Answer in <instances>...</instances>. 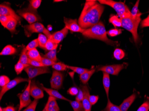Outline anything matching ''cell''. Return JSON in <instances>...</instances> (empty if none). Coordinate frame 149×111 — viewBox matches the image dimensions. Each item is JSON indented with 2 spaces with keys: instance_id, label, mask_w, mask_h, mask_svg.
<instances>
[{
  "instance_id": "obj_45",
  "label": "cell",
  "mask_w": 149,
  "mask_h": 111,
  "mask_svg": "<svg viewBox=\"0 0 149 111\" xmlns=\"http://www.w3.org/2000/svg\"><path fill=\"white\" fill-rule=\"evenodd\" d=\"M12 18L11 17L6 16L5 15H0V21L1 23V25L5 27V26L6 25L7 23H8L9 20Z\"/></svg>"
},
{
  "instance_id": "obj_5",
  "label": "cell",
  "mask_w": 149,
  "mask_h": 111,
  "mask_svg": "<svg viewBox=\"0 0 149 111\" xmlns=\"http://www.w3.org/2000/svg\"><path fill=\"white\" fill-rule=\"evenodd\" d=\"M19 15L23 17L30 24L41 21L42 20L37 12L33 11L27 9L19 10L17 11Z\"/></svg>"
},
{
  "instance_id": "obj_3",
  "label": "cell",
  "mask_w": 149,
  "mask_h": 111,
  "mask_svg": "<svg viewBox=\"0 0 149 111\" xmlns=\"http://www.w3.org/2000/svg\"><path fill=\"white\" fill-rule=\"evenodd\" d=\"M122 23V27L130 32L132 33L134 41L136 43L139 41V36L138 33V29L140 23L141 17L134 19L131 16L125 17L120 18Z\"/></svg>"
},
{
  "instance_id": "obj_44",
  "label": "cell",
  "mask_w": 149,
  "mask_h": 111,
  "mask_svg": "<svg viewBox=\"0 0 149 111\" xmlns=\"http://www.w3.org/2000/svg\"><path fill=\"white\" fill-rule=\"evenodd\" d=\"M28 64L30 65L33 67H44V65H42V63L41 62L39 61H36V60H32L31 59H29Z\"/></svg>"
},
{
  "instance_id": "obj_41",
  "label": "cell",
  "mask_w": 149,
  "mask_h": 111,
  "mask_svg": "<svg viewBox=\"0 0 149 111\" xmlns=\"http://www.w3.org/2000/svg\"><path fill=\"white\" fill-rule=\"evenodd\" d=\"M40 62L42 63L44 66L46 67L53 65L54 64L56 63V62L54 61H52L50 59L44 57H42Z\"/></svg>"
},
{
  "instance_id": "obj_4",
  "label": "cell",
  "mask_w": 149,
  "mask_h": 111,
  "mask_svg": "<svg viewBox=\"0 0 149 111\" xmlns=\"http://www.w3.org/2000/svg\"><path fill=\"white\" fill-rule=\"evenodd\" d=\"M99 3L111 7L116 11L119 18L131 16V12L127 6L124 2L113 1L112 0H99Z\"/></svg>"
},
{
  "instance_id": "obj_25",
  "label": "cell",
  "mask_w": 149,
  "mask_h": 111,
  "mask_svg": "<svg viewBox=\"0 0 149 111\" xmlns=\"http://www.w3.org/2000/svg\"><path fill=\"white\" fill-rule=\"evenodd\" d=\"M140 1L138 0L136 1V3L135 4L134 6L132 8V10L130 11L131 12V17L134 19L141 17V12H140L139 10V4Z\"/></svg>"
},
{
  "instance_id": "obj_39",
  "label": "cell",
  "mask_w": 149,
  "mask_h": 111,
  "mask_svg": "<svg viewBox=\"0 0 149 111\" xmlns=\"http://www.w3.org/2000/svg\"><path fill=\"white\" fill-rule=\"evenodd\" d=\"M38 103V100L35 99L27 107L26 109L23 111H36V108Z\"/></svg>"
},
{
  "instance_id": "obj_18",
  "label": "cell",
  "mask_w": 149,
  "mask_h": 111,
  "mask_svg": "<svg viewBox=\"0 0 149 111\" xmlns=\"http://www.w3.org/2000/svg\"><path fill=\"white\" fill-rule=\"evenodd\" d=\"M136 93H134L132 95L125 99L123 102V103L120 106L121 111H127L130 107L134 101L136 99Z\"/></svg>"
},
{
  "instance_id": "obj_27",
  "label": "cell",
  "mask_w": 149,
  "mask_h": 111,
  "mask_svg": "<svg viewBox=\"0 0 149 111\" xmlns=\"http://www.w3.org/2000/svg\"><path fill=\"white\" fill-rule=\"evenodd\" d=\"M41 0H31L30 1V4L27 9L36 12L37 10L39 8L41 4Z\"/></svg>"
},
{
  "instance_id": "obj_20",
  "label": "cell",
  "mask_w": 149,
  "mask_h": 111,
  "mask_svg": "<svg viewBox=\"0 0 149 111\" xmlns=\"http://www.w3.org/2000/svg\"><path fill=\"white\" fill-rule=\"evenodd\" d=\"M103 84L104 87L105 89V92L107 97L109 98V88L110 86V77L109 74L106 72H103Z\"/></svg>"
},
{
  "instance_id": "obj_52",
  "label": "cell",
  "mask_w": 149,
  "mask_h": 111,
  "mask_svg": "<svg viewBox=\"0 0 149 111\" xmlns=\"http://www.w3.org/2000/svg\"><path fill=\"white\" fill-rule=\"evenodd\" d=\"M63 1V0H54V1L56 2H61V1Z\"/></svg>"
},
{
  "instance_id": "obj_14",
  "label": "cell",
  "mask_w": 149,
  "mask_h": 111,
  "mask_svg": "<svg viewBox=\"0 0 149 111\" xmlns=\"http://www.w3.org/2000/svg\"><path fill=\"white\" fill-rule=\"evenodd\" d=\"M80 88L82 90L84 93V98L82 101L84 108L85 111H91L92 105L89 101V88L86 85H80Z\"/></svg>"
},
{
  "instance_id": "obj_15",
  "label": "cell",
  "mask_w": 149,
  "mask_h": 111,
  "mask_svg": "<svg viewBox=\"0 0 149 111\" xmlns=\"http://www.w3.org/2000/svg\"><path fill=\"white\" fill-rule=\"evenodd\" d=\"M30 92L31 96L36 100L42 99L44 97L43 90L36 85L35 80H31Z\"/></svg>"
},
{
  "instance_id": "obj_53",
  "label": "cell",
  "mask_w": 149,
  "mask_h": 111,
  "mask_svg": "<svg viewBox=\"0 0 149 111\" xmlns=\"http://www.w3.org/2000/svg\"><path fill=\"white\" fill-rule=\"evenodd\" d=\"M148 17H149V15H148Z\"/></svg>"
},
{
  "instance_id": "obj_51",
  "label": "cell",
  "mask_w": 149,
  "mask_h": 111,
  "mask_svg": "<svg viewBox=\"0 0 149 111\" xmlns=\"http://www.w3.org/2000/svg\"><path fill=\"white\" fill-rule=\"evenodd\" d=\"M49 100L48 99V101L47 102L46 105H45L44 108H43V110L42 111H48V106H49Z\"/></svg>"
},
{
  "instance_id": "obj_17",
  "label": "cell",
  "mask_w": 149,
  "mask_h": 111,
  "mask_svg": "<svg viewBox=\"0 0 149 111\" xmlns=\"http://www.w3.org/2000/svg\"><path fill=\"white\" fill-rule=\"evenodd\" d=\"M39 87L41 88L42 90H44L47 92L50 97H53L56 99H60V100H64V101H70V100H68L65 97H63V95L60 94L57 90L53 88H47L45 87L42 84H40Z\"/></svg>"
},
{
  "instance_id": "obj_13",
  "label": "cell",
  "mask_w": 149,
  "mask_h": 111,
  "mask_svg": "<svg viewBox=\"0 0 149 111\" xmlns=\"http://www.w3.org/2000/svg\"><path fill=\"white\" fill-rule=\"evenodd\" d=\"M0 15L11 17L17 21H20L21 20V17L15 12L10 5L7 4H1L0 5Z\"/></svg>"
},
{
  "instance_id": "obj_2",
  "label": "cell",
  "mask_w": 149,
  "mask_h": 111,
  "mask_svg": "<svg viewBox=\"0 0 149 111\" xmlns=\"http://www.w3.org/2000/svg\"><path fill=\"white\" fill-rule=\"evenodd\" d=\"M107 34L104 25L101 21L89 28L85 29L82 33L83 35L86 38L100 40L110 46H119L117 41H114L109 39Z\"/></svg>"
},
{
  "instance_id": "obj_23",
  "label": "cell",
  "mask_w": 149,
  "mask_h": 111,
  "mask_svg": "<svg viewBox=\"0 0 149 111\" xmlns=\"http://www.w3.org/2000/svg\"><path fill=\"white\" fill-rule=\"evenodd\" d=\"M56 99V98L53 97H49L48 100H49V103L48 111H59L60 110Z\"/></svg>"
},
{
  "instance_id": "obj_49",
  "label": "cell",
  "mask_w": 149,
  "mask_h": 111,
  "mask_svg": "<svg viewBox=\"0 0 149 111\" xmlns=\"http://www.w3.org/2000/svg\"><path fill=\"white\" fill-rule=\"evenodd\" d=\"M0 111H16V108L13 106H8L4 108H0Z\"/></svg>"
},
{
  "instance_id": "obj_47",
  "label": "cell",
  "mask_w": 149,
  "mask_h": 111,
  "mask_svg": "<svg viewBox=\"0 0 149 111\" xmlns=\"http://www.w3.org/2000/svg\"><path fill=\"white\" fill-rule=\"evenodd\" d=\"M99 96L95 95H90L89 97V101L92 105H94L97 103L98 101Z\"/></svg>"
},
{
  "instance_id": "obj_9",
  "label": "cell",
  "mask_w": 149,
  "mask_h": 111,
  "mask_svg": "<svg viewBox=\"0 0 149 111\" xmlns=\"http://www.w3.org/2000/svg\"><path fill=\"white\" fill-rule=\"evenodd\" d=\"M24 28L25 34L28 37L31 36L33 33H44L47 30L42 23L38 22L26 25Z\"/></svg>"
},
{
  "instance_id": "obj_29",
  "label": "cell",
  "mask_w": 149,
  "mask_h": 111,
  "mask_svg": "<svg viewBox=\"0 0 149 111\" xmlns=\"http://www.w3.org/2000/svg\"><path fill=\"white\" fill-rule=\"evenodd\" d=\"M108 99L107 106L102 111H121L119 106L114 105L109 98Z\"/></svg>"
},
{
  "instance_id": "obj_26",
  "label": "cell",
  "mask_w": 149,
  "mask_h": 111,
  "mask_svg": "<svg viewBox=\"0 0 149 111\" xmlns=\"http://www.w3.org/2000/svg\"><path fill=\"white\" fill-rule=\"evenodd\" d=\"M69 102L74 111H85L82 102L70 101Z\"/></svg>"
},
{
  "instance_id": "obj_10",
  "label": "cell",
  "mask_w": 149,
  "mask_h": 111,
  "mask_svg": "<svg viewBox=\"0 0 149 111\" xmlns=\"http://www.w3.org/2000/svg\"><path fill=\"white\" fill-rule=\"evenodd\" d=\"M64 75L62 72L54 70L50 80V84L52 88L59 90L61 88L63 83Z\"/></svg>"
},
{
  "instance_id": "obj_28",
  "label": "cell",
  "mask_w": 149,
  "mask_h": 111,
  "mask_svg": "<svg viewBox=\"0 0 149 111\" xmlns=\"http://www.w3.org/2000/svg\"><path fill=\"white\" fill-rule=\"evenodd\" d=\"M37 39L38 41V44H39V46L41 48L44 50L46 44L48 41V38L44 34H42V33H39L38 34Z\"/></svg>"
},
{
  "instance_id": "obj_19",
  "label": "cell",
  "mask_w": 149,
  "mask_h": 111,
  "mask_svg": "<svg viewBox=\"0 0 149 111\" xmlns=\"http://www.w3.org/2000/svg\"><path fill=\"white\" fill-rule=\"evenodd\" d=\"M96 71V68H92L79 76V80L84 85H86L92 75Z\"/></svg>"
},
{
  "instance_id": "obj_50",
  "label": "cell",
  "mask_w": 149,
  "mask_h": 111,
  "mask_svg": "<svg viewBox=\"0 0 149 111\" xmlns=\"http://www.w3.org/2000/svg\"><path fill=\"white\" fill-rule=\"evenodd\" d=\"M141 26L142 28L149 27V17H147L142 21Z\"/></svg>"
},
{
  "instance_id": "obj_12",
  "label": "cell",
  "mask_w": 149,
  "mask_h": 111,
  "mask_svg": "<svg viewBox=\"0 0 149 111\" xmlns=\"http://www.w3.org/2000/svg\"><path fill=\"white\" fill-rule=\"evenodd\" d=\"M64 22L65 27L70 30L72 32H79L82 33L85 30L79 26L77 19H69L64 17Z\"/></svg>"
},
{
  "instance_id": "obj_1",
  "label": "cell",
  "mask_w": 149,
  "mask_h": 111,
  "mask_svg": "<svg viewBox=\"0 0 149 111\" xmlns=\"http://www.w3.org/2000/svg\"><path fill=\"white\" fill-rule=\"evenodd\" d=\"M104 8L97 1L87 0L79 18V25L83 29H87L97 24Z\"/></svg>"
},
{
  "instance_id": "obj_35",
  "label": "cell",
  "mask_w": 149,
  "mask_h": 111,
  "mask_svg": "<svg viewBox=\"0 0 149 111\" xmlns=\"http://www.w3.org/2000/svg\"><path fill=\"white\" fill-rule=\"evenodd\" d=\"M113 56L117 60H121L125 56V53L123 50L120 48H117L114 51Z\"/></svg>"
},
{
  "instance_id": "obj_24",
  "label": "cell",
  "mask_w": 149,
  "mask_h": 111,
  "mask_svg": "<svg viewBox=\"0 0 149 111\" xmlns=\"http://www.w3.org/2000/svg\"><path fill=\"white\" fill-rule=\"evenodd\" d=\"M17 21H18L17 20L12 17L5 26V28L9 30L12 33H13L16 31V28L17 25Z\"/></svg>"
},
{
  "instance_id": "obj_43",
  "label": "cell",
  "mask_w": 149,
  "mask_h": 111,
  "mask_svg": "<svg viewBox=\"0 0 149 111\" xmlns=\"http://www.w3.org/2000/svg\"><path fill=\"white\" fill-rule=\"evenodd\" d=\"M122 33V30L120 29H111L107 32V34L111 37L117 36Z\"/></svg>"
},
{
  "instance_id": "obj_8",
  "label": "cell",
  "mask_w": 149,
  "mask_h": 111,
  "mask_svg": "<svg viewBox=\"0 0 149 111\" xmlns=\"http://www.w3.org/2000/svg\"><path fill=\"white\" fill-rule=\"evenodd\" d=\"M127 66L126 63H123L119 65H109L103 66L99 68L98 71H100L103 72H106L109 74L118 76L119 72Z\"/></svg>"
},
{
  "instance_id": "obj_11",
  "label": "cell",
  "mask_w": 149,
  "mask_h": 111,
  "mask_svg": "<svg viewBox=\"0 0 149 111\" xmlns=\"http://www.w3.org/2000/svg\"><path fill=\"white\" fill-rule=\"evenodd\" d=\"M29 79L27 78H23L22 77H17L15 78L12 81H10L6 86L2 87L0 92V100L1 101L4 94L8 92L9 90H10L12 88H15L16 86L17 85L23 82H29Z\"/></svg>"
},
{
  "instance_id": "obj_46",
  "label": "cell",
  "mask_w": 149,
  "mask_h": 111,
  "mask_svg": "<svg viewBox=\"0 0 149 111\" xmlns=\"http://www.w3.org/2000/svg\"><path fill=\"white\" fill-rule=\"evenodd\" d=\"M79 92V88L76 87L70 88L67 91V93L72 96H77Z\"/></svg>"
},
{
  "instance_id": "obj_32",
  "label": "cell",
  "mask_w": 149,
  "mask_h": 111,
  "mask_svg": "<svg viewBox=\"0 0 149 111\" xmlns=\"http://www.w3.org/2000/svg\"><path fill=\"white\" fill-rule=\"evenodd\" d=\"M58 46V44L54 42L52 40H51V39H48V41L45 46L44 50L50 51L52 50L57 49Z\"/></svg>"
},
{
  "instance_id": "obj_37",
  "label": "cell",
  "mask_w": 149,
  "mask_h": 111,
  "mask_svg": "<svg viewBox=\"0 0 149 111\" xmlns=\"http://www.w3.org/2000/svg\"><path fill=\"white\" fill-rule=\"evenodd\" d=\"M68 68L71 69L74 72L78 73L79 75L83 74L84 72L88 70L87 68H82L77 67L71 66L68 65Z\"/></svg>"
},
{
  "instance_id": "obj_21",
  "label": "cell",
  "mask_w": 149,
  "mask_h": 111,
  "mask_svg": "<svg viewBox=\"0 0 149 111\" xmlns=\"http://www.w3.org/2000/svg\"><path fill=\"white\" fill-rule=\"evenodd\" d=\"M27 56H28L29 59H32V60L41 61V60L42 58V57L41 56L39 52L37 50L36 48L27 51Z\"/></svg>"
},
{
  "instance_id": "obj_6",
  "label": "cell",
  "mask_w": 149,
  "mask_h": 111,
  "mask_svg": "<svg viewBox=\"0 0 149 111\" xmlns=\"http://www.w3.org/2000/svg\"><path fill=\"white\" fill-rule=\"evenodd\" d=\"M31 82V80H29L28 85L23 92L22 93H19L17 95L20 101L19 108L17 111H21L22 108L28 106L31 103V100L30 97V96H31V92H30Z\"/></svg>"
},
{
  "instance_id": "obj_42",
  "label": "cell",
  "mask_w": 149,
  "mask_h": 111,
  "mask_svg": "<svg viewBox=\"0 0 149 111\" xmlns=\"http://www.w3.org/2000/svg\"><path fill=\"white\" fill-rule=\"evenodd\" d=\"M149 98H147L137 111H149Z\"/></svg>"
},
{
  "instance_id": "obj_38",
  "label": "cell",
  "mask_w": 149,
  "mask_h": 111,
  "mask_svg": "<svg viewBox=\"0 0 149 111\" xmlns=\"http://www.w3.org/2000/svg\"><path fill=\"white\" fill-rule=\"evenodd\" d=\"M38 46H39L38 41L37 39H36L33 40L27 45L26 46V48L27 51H29L35 49Z\"/></svg>"
},
{
  "instance_id": "obj_30",
  "label": "cell",
  "mask_w": 149,
  "mask_h": 111,
  "mask_svg": "<svg viewBox=\"0 0 149 111\" xmlns=\"http://www.w3.org/2000/svg\"><path fill=\"white\" fill-rule=\"evenodd\" d=\"M27 51L26 50V47L23 48L19 58V61L24 65H29L28 63H29V58L27 56Z\"/></svg>"
},
{
  "instance_id": "obj_36",
  "label": "cell",
  "mask_w": 149,
  "mask_h": 111,
  "mask_svg": "<svg viewBox=\"0 0 149 111\" xmlns=\"http://www.w3.org/2000/svg\"><path fill=\"white\" fill-rule=\"evenodd\" d=\"M68 65L61 63V62H58L54 64L52 66L53 68L55 69V70L57 71H63L66 70V69L68 68Z\"/></svg>"
},
{
  "instance_id": "obj_31",
  "label": "cell",
  "mask_w": 149,
  "mask_h": 111,
  "mask_svg": "<svg viewBox=\"0 0 149 111\" xmlns=\"http://www.w3.org/2000/svg\"><path fill=\"white\" fill-rule=\"evenodd\" d=\"M109 21L111 24H113L115 27H122V23L120 18L118 16L113 15L109 18Z\"/></svg>"
},
{
  "instance_id": "obj_48",
  "label": "cell",
  "mask_w": 149,
  "mask_h": 111,
  "mask_svg": "<svg viewBox=\"0 0 149 111\" xmlns=\"http://www.w3.org/2000/svg\"><path fill=\"white\" fill-rule=\"evenodd\" d=\"M84 98V93L82 90L80 88H79V92L76 96V101L82 102Z\"/></svg>"
},
{
  "instance_id": "obj_22",
  "label": "cell",
  "mask_w": 149,
  "mask_h": 111,
  "mask_svg": "<svg viewBox=\"0 0 149 111\" xmlns=\"http://www.w3.org/2000/svg\"><path fill=\"white\" fill-rule=\"evenodd\" d=\"M17 52V50L15 48L12 46L11 45H7L4 47L3 50L0 53V55L8 56L12 55L15 54Z\"/></svg>"
},
{
  "instance_id": "obj_16",
  "label": "cell",
  "mask_w": 149,
  "mask_h": 111,
  "mask_svg": "<svg viewBox=\"0 0 149 111\" xmlns=\"http://www.w3.org/2000/svg\"><path fill=\"white\" fill-rule=\"evenodd\" d=\"M68 30H69L68 29L64 27L61 30L58 31L52 34L50 39H51L57 44H58L61 42L66 37L67 34H68Z\"/></svg>"
},
{
  "instance_id": "obj_33",
  "label": "cell",
  "mask_w": 149,
  "mask_h": 111,
  "mask_svg": "<svg viewBox=\"0 0 149 111\" xmlns=\"http://www.w3.org/2000/svg\"><path fill=\"white\" fill-rule=\"evenodd\" d=\"M29 65H24V64H22L21 62L19 60L15 67V71L17 74L19 75V74H21L22 71Z\"/></svg>"
},
{
  "instance_id": "obj_7",
  "label": "cell",
  "mask_w": 149,
  "mask_h": 111,
  "mask_svg": "<svg viewBox=\"0 0 149 111\" xmlns=\"http://www.w3.org/2000/svg\"><path fill=\"white\" fill-rule=\"evenodd\" d=\"M24 70L26 72L28 76V79L29 80H31L33 78L36 77L39 75L45 73H50V69L48 67H36L31 65L26 68Z\"/></svg>"
},
{
  "instance_id": "obj_34",
  "label": "cell",
  "mask_w": 149,
  "mask_h": 111,
  "mask_svg": "<svg viewBox=\"0 0 149 111\" xmlns=\"http://www.w3.org/2000/svg\"><path fill=\"white\" fill-rule=\"evenodd\" d=\"M56 50L57 49H55V50H52L48 52L47 53H46L45 55L43 56V57L48 58V59H50V60L56 62L57 61V60L56 56Z\"/></svg>"
},
{
  "instance_id": "obj_40",
  "label": "cell",
  "mask_w": 149,
  "mask_h": 111,
  "mask_svg": "<svg viewBox=\"0 0 149 111\" xmlns=\"http://www.w3.org/2000/svg\"><path fill=\"white\" fill-rule=\"evenodd\" d=\"M10 81V78L7 76L2 75L0 77V86L1 88L6 86Z\"/></svg>"
}]
</instances>
